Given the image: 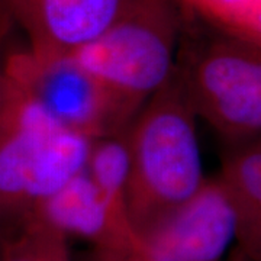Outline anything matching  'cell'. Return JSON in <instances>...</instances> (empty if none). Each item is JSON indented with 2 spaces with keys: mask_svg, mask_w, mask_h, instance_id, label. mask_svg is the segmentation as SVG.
Wrapping results in <instances>:
<instances>
[{
  "mask_svg": "<svg viewBox=\"0 0 261 261\" xmlns=\"http://www.w3.org/2000/svg\"><path fill=\"white\" fill-rule=\"evenodd\" d=\"M196 122L173 70L125 132L129 157L126 209L138 238L205 183Z\"/></svg>",
  "mask_w": 261,
  "mask_h": 261,
  "instance_id": "cell-1",
  "label": "cell"
},
{
  "mask_svg": "<svg viewBox=\"0 0 261 261\" xmlns=\"http://www.w3.org/2000/svg\"><path fill=\"white\" fill-rule=\"evenodd\" d=\"M235 216V240L252 260L261 250V142L231 145L215 177Z\"/></svg>",
  "mask_w": 261,
  "mask_h": 261,
  "instance_id": "cell-9",
  "label": "cell"
},
{
  "mask_svg": "<svg viewBox=\"0 0 261 261\" xmlns=\"http://www.w3.org/2000/svg\"><path fill=\"white\" fill-rule=\"evenodd\" d=\"M181 15L226 37L261 47V0H168Z\"/></svg>",
  "mask_w": 261,
  "mask_h": 261,
  "instance_id": "cell-10",
  "label": "cell"
},
{
  "mask_svg": "<svg viewBox=\"0 0 261 261\" xmlns=\"http://www.w3.org/2000/svg\"><path fill=\"white\" fill-rule=\"evenodd\" d=\"M202 27L186 35L181 25L178 39L174 73L187 102L231 145L260 140L261 47Z\"/></svg>",
  "mask_w": 261,
  "mask_h": 261,
  "instance_id": "cell-3",
  "label": "cell"
},
{
  "mask_svg": "<svg viewBox=\"0 0 261 261\" xmlns=\"http://www.w3.org/2000/svg\"><path fill=\"white\" fill-rule=\"evenodd\" d=\"M99 261H141L135 257L132 252L122 251H100V260Z\"/></svg>",
  "mask_w": 261,
  "mask_h": 261,
  "instance_id": "cell-13",
  "label": "cell"
},
{
  "mask_svg": "<svg viewBox=\"0 0 261 261\" xmlns=\"http://www.w3.org/2000/svg\"><path fill=\"white\" fill-rule=\"evenodd\" d=\"M84 171L113 212L129 222L126 209L129 157L125 134L92 141Z\"/></svg>",
  "mask_w": 261,
  "mask_h": 261,
  "instance_id": "cell-11",
  "label": "cell"
},
{
  "mask_svg": "<svg viewBox=\"0 0 261 261\" xmlns=\"http://www.w3.org/2000/svg\"><path fill=\"white\" fill-rule=\"evenodd\" d=\"M92 141L58 125L2 67L0 216L20 221L86 167Z\"/></svg>",
  "mask_w": 261,
  "mask_h": 261,
  "instance_id": "cell-2",
  "label": "cell"
},
{
  "mask_svg": "<svg viewBox=\"0 0 261 261\" xmlns=\"http://www.w3.org/2000/svg\"><path fill=\"white\" fill-rule=\"evenodd\" d=\"M138 0H0V16L27 38L38 61L74 54L102 35Z\"/></svg>",
  "mask_w": 261,
  "mask_h": 261,
  "instance_id": "cell-6",
  "label": "cell"
},
{
  "mask_svg": "<svg viewBox=\"0 0 261 261\" xmlns=\"http://www.w3.org/2000/svg\"><path fill=\"white\" fill-rule=\"evenodd\" d=\"M2 67L58 125L90 141L125 134L140 112L71 57L38 61L23 47L5 54Z\"/></svg>",
  "mask_w": 261,
  "mask_h": 261,
  "instance_id": "cell-5",
  "label": "cell"
},
{
  "mask_svg": "<svg viewBox=\"0 0 261 261\" xmlns=\"http://www.w3.org/2000/svg\"><path fill=\"white\" fill-rule=\"evenodd\" d=\"M10 28V23L6 20L5 18H2L0 16V77H2V44H3V39H5V35H6V32L9 31Z\"/></svg>",
  "mask_w": 261,
  "mask_h": 261,
  "instance_id": "cell-14",
  "label": "cell"
},
{
  "mask_svg": "<svg viewBox=\"0 0 261 261\" xmlns=\"http://www.w3.org/2000/svg\"><path fill=\"white\" fill-rule=\"evenodd\" d=\"M25 218L42 221L67 237L73 233L89 240L99 251L134 252L138 248L134 228L113 212L84 170L39 202Z\"/></svg>",
  "mask_w": 261,
  "mask_h": 261,
  "instance_id": "cell-8",
  "label": "cell"
},
{
  "mask_svg": "<svg viewBox=\"0 0 261 261\" xmlns=\"http://www.w3.org/2000/svg\"><path fill=\"white\" fill-rule=\"evenodd\" d=\"M183 25L168 0H138L71 58L140 111L173 74Z\"/></svg>",
  "mask_w": 261,
  "mask_h": 261,
  "instance_id": "cell-4",
  "label": "cell"
},
{
  "mask_svg": "<svg viewBox=\"0 0 261 261\" xmlns=\"http://www.w3.org/2000/svg\"><path fill=\"white\" fill-rule=\"evenodd\" d=\"M235 240V216L215 178L140 235L141 261H219Z\"/></svg>",
  "mask_w": 261,
  "mask_h": 261,
  "instance_id": "cell-7",
  "label": "cell"
},
{
  "mask_svg": "<svg viewBox=\"0 0 261 261\" xmlns=\"http://www.w3.org/2000/svg\"><path fill=\"white\" fill-rule=\"evenodd\" d=\"M22 231L6 247L3 261H70L67 235L35 218L20 221Z\"/></svg>",
  "mask_w": 261,
  "mask_h": 261,
  "instance_id": "cell-12",
  "label": "cell"
}]
</instances>
